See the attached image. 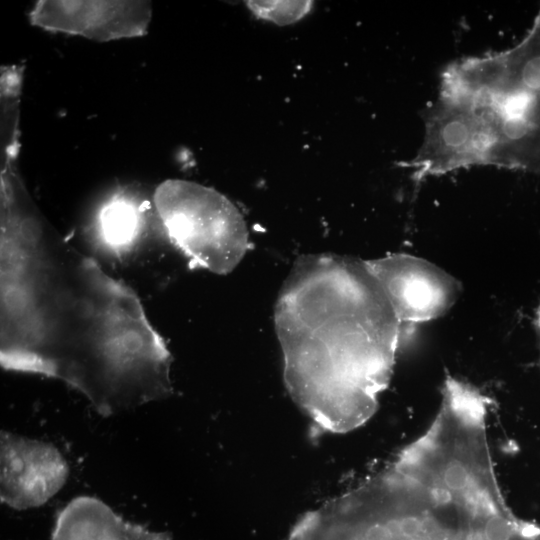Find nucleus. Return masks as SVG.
<instances>
[{"instance_id":"f257e3e1","label":"nucleus","mask_w":540,"mask_h":540,"mask_svg":"<svg viewBox=\"0 0 540 540\" xmlns=\"http://www.w3.org/2000/svg\"><path fill=\"white\" fill-rule=\"evenodd\" d=\"M3 368L57 378L103 416L172 392V357L139 299L46 219L19 172L1 176Z\"/></svg>"},{"instance_id":"f03ea898","label":"nucleus","mask_w":540,"mask_h":540,"mask_svg":"<svg viewBox=\"0 0 540 540\" xmlns=\"http://www.w3.org/2000/svg\"><path fill=\"white\" fill-rule=\"evenodd\" d=\"M283 380L319 431L345 433L376 412L395 366L400 326L366 261L299 257L276 300Z\"/></svg>"},{"instance_id":"7ed1b4c3","label":"nucleus","mask_w":540,"mask_h":540,"mask_svg":"<svg viewBox=\"0 0 540 540\" xmlns=\"http://www.w3.org/2000/svg\"><path fill=\"white\" fill-rule=\"evenodd\" d=\"M154 205L170 240L200 267L228 274L245 257L250 247L246 222L217 190L169 179L156 188Z\"/></svg>"},{"instance_id":"20e7f679","label":"nucleus","mask_w":540,"mask_h":540,"mask_svg":"<svg viewBox=\"0 0 540 540\" xmlns=\"http://www.w3.org/2000/svg\"><path fill=\"white\" fill-rule=\"evenodd\" d=\"M366 262L401 324L445 315L462 292L454 276L416 256L398 253Z\"/></svg>"},{"instance_id":"39448f33","label":"nucleus","mask_w":540,"mask_h":540,"mask_svg":"<svg viewBox=\"0 0 540 540\" xmlns=\"http://www.w3.org/2000/svg\"><path fill=\"white\" fill-rule=\"evenodd\" d=\"M151 18V2L139 0H40L29 13L34 26L98 42L143 36Z\"/></svg>"},{"instance_id":"423d86ee","label":"nucleus","mask_w":540,"mask_h":540,"mask_svg":"<svg viewBox=\"0 0 540 540\" xmlns=\"http://www.w3.org/2000/svg\"><path fill=\"white\" fill-rule=\"evenodd\" d=\"M68 465L51 444L1 433L0 498L17 510L46 503L64 485Z\"/></svg>"},{"instance_id":"0eeeda50","label":"nucleus","mask_w":540,"mask_h":540,"mask_svg":"<svg viewBox=\"0 0 540 540\" xmlns=\"http://www.w3.org/2000/svg\"><path fill=\"white\" fill-rule=\"evenodd\" d=\"M51 540H171V537L131 524L101 500L82 496L59 512Z\"/></svg>"},{"instance_id":"6e6552de","label":"nucleus","mask_w":540,"mask_h":540,"mask_svg":"<svg viewBox=\"0 0 540 540\" xmlns=\"http://www.w3.org/2000/svg\"><path fill=\"white\" fill-rule=\"evenodd\" d=\"M140 224L135 206L124 199L108 203L100 214V230L104 240L113 247H123L135 237Z\"/></svg>"},{"instance_id":"1a4fd4ad","label":"nucleus","mask_w":540,"mask_h":540,"mask_svg":"<svg viewBox=\"0 0 540 540\" xmlns=\"http://www.w3.org/2000/svg\"><path fill=\"white\" fill-rule=\"evenodd\" d=\"M247 7L258 18L278 25L292 24L311 9V1H247Z\"/></svg>"},{"instance_id":"9d476101","label":"nucleus","mask_w":540,"mask_h":540,"mask_svg":"<svg viewBox=\"0 0 540 540\" xmlns=\"http://www.w3.org/2000/svg\"><path fill=\"white\" fill-rule=\"evenodd\" d=\"M6 70H17V69H6ZM3 71H5V70H3ZM3 71H2V72H3ZM17 71H19V70H17ZM19 72H21V71H19ZM21 73H22V72H21Z\"/></svg>"}]
</instances>
